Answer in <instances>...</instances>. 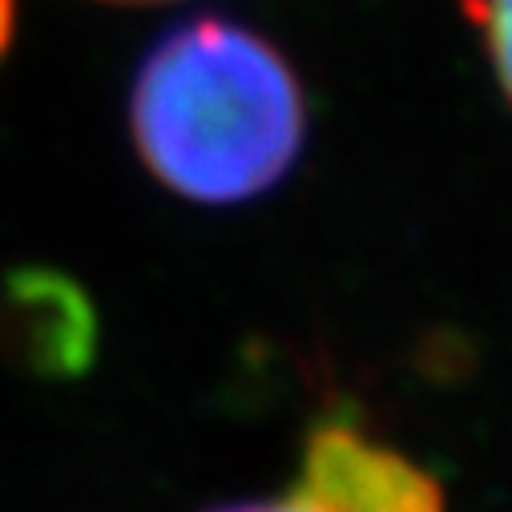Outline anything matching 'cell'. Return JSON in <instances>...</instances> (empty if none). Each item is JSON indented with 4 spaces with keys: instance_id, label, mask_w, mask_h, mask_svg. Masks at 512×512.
I'll return each mask as SVG.
<instances>
[{
    "instance_id": "6da1fadb",
    "label": "cell",
    "mask_w": 512,
    "mask_h": 512,
    "mask_svg": "<svg viewBox=\"0 0 512 512\" xmlns=\"http://www.w3.org/2000/svg\"><path fill=\"white\" fill-rule=\"evenodd\" d=\"M130 138L170 194L238 206L275 190L307 142V93L291 61L226 17L170 29L138 65Z\"/></svg>"
},
{
    "instance_id": "8992f818",
    "label": "cell",
    "mask_w": 512,
    "mask_h": 512,
    "mask_svg": "<svg viewBox=\"0 0 512 512\" xmlns=\"http://www.w3.org/2000/svg\"><path fill=\"white\" fill-rule=\"evenodd\" d=\"M101 5H174V0H101Z\"/></svg>"
},
{
    "instance_id": "7a4b0ae2",
    "label": "cell",
    "mask_w": 512,
    "mask_h": 512,
    "mask_svg": "<svg viewBox=\"0 0 512 512\" xmlns=\"http://www.w3.org/2000/svg\"><path fill=\"white\" fill-rule=\"evenodd\" d=\"M291 512H448L440 480L343 416L319 420L283 496Z\"/></svg>"
},
{
    "instance_id": "277c9868",
    "label": "cell",
    "mask_w": 512,
    "mask_h": 512,
    "mask_svg": "<svg viewBox=\"0 0 512 512\" xmlns=\"http://www.w3.org/2000/svg\"><path fill=\"white\" fill-rule=\"evenodd\" d=\"M13 33H17V0H0V57L9 53Z\"/></svg>"
},
{
    "instance_id": "3957f363",
    "label": "cell",
    "mask_w": 512,
    "mask_h": 512,
    "mask_svg": "<svg viewBox=\"0 0 512 512\" xmlns=\"http://www.w3.org/2000/svg\"><path fill=\"white\" fill-rule=\"evenodd\" d=\"M476 17L484 29V49H488L496 85L512 105V0H480Z\"/></svg>"
},
{
    "instance_id": "5b68a950",
    "label": "cell",
    "mask_w": 512,
    "mask_h": 512,
    "mask_svg": "<svg viewBox=\"0 0 512 512\" xmlns=\"http://www.w3.org/2000/svg\"><path fill=\"white\" fill-rule=\"evenodd\" d=\"M210 512H291L283 500H242V504H218Z\"/></svg>"
}]
</instances>
